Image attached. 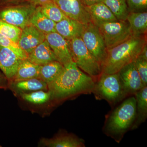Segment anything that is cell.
Returning <instances> with one entry per match:
<instances>
[{
    "instance_id": "obj_1",
    "label": "cell",
    "mask_w": 147,
    "mask_h": 147,
    "mask_svg": "<svg viewBox=\"0 0 147 147\" xmlns=\"http://www.w3.org/2000/svg\"><path fill=\"white\" fill-rule=\"evenodd\" d=\"M95 80L72 62L64 66L54 82L48 85L51 98L61 99L81 94L92 92Z\"/></svg>"
},
{
    "instance_id": "obj_2",
    "label": "cell",
    "mask_w": 147,
    "mask_h": 147,
    "mask_svg": "<svg viewBox=\"0 0 147 147\" xmlns=\"http://www.w3.org/2000/svg\"><path fill=\"white\" fill-rule=\"evenodd\" d=\"M146 43V35L133 36L120 44L108 49L102 65L101 73H118L125 66L134 62Z\"/></svg>"
},
{
    "instance_id": "obj_3",
    "label": "cell",
    "mask_w": 147,
    "mask_h": 147,
    "mask_svg": "<svg viewBox=\"0 0 147 147\" xmlns=\"http://www.w3.org/2000/svg\"><path fill=\"white\" fill-rule=\"evenodd\" d=\"M137 115L135 96L125 99L109 114L103 128L106 135L119 142L124 134L131 129Z\"/></svg>"
},
{
    "instance_id": "obj_4",
    "label": "cell",
    "mask_w": 147,
    "mask_h": 147,
    "mask_svg": "<svg viewBox=\"0 0 147 147\" xmlns=\"http://www.w3.org/2000/svg\"><path fill=\"white\" fill-rule=\"evenodd\" d=\"M92 92L96 96L115 105L128 96L118 73H101L95 82Z\"/></svg>"
},
{
    "instance_id": "obj_5",
    "label": "cell",
    "mask_w": 147,
    "mask_h": 147,
    "mask_svg": "<svg viewBox=\"0 0 147 147\" xmlns=\"http://www.w3.org/2000/svg\"><path fill=\"white\" fill-rule=\"evenodd\" d=\"M69 47L74 62L85 73L95 81L102 72L100 63L90 53L81 37L69 40Z\"/></svg>"
},
{
    "instance_id": "obj_6",
    "label": "cell",
    "mask_w": 147,
    "mask_h": 147,
    "mask_svg": "<svg viewBox=\"0 0 147 147\" xmlns=\"http://www.w3.org/2000/svg\"><path fill=\"white\" fill-rule=\"evenodd\" d=\"M96 25L103 37L107 50L133 36L127 20L102 22Z\"/></svg>"
},
{
    "instance_id": "obj_7",
    "label": "cell",
    "mask_w": 147,
    "mask_h": 147,
    "mask_svg": "<svg viewBox=\"0 0 147 147\" xmlns=\"http://www.w3.org/2000/svg\"><path fill=\"white\" fill-rule=\"evenodd\" d=\"M81 37L87 49L94 56L102 68L107 49L98 27L92 21L85 24Z\"/></svg>"
},
{
    "instance_id": "obj_8",
    "label": "cell",
    "mask_w": 147,
    "mask_h": 147,
    "mask_svg": "<svg viewBox=\"0 0 147 147\" xmlns=\"http://www.w3.org/2000/svg\"><path fill=\"white\" fill-rule=\"evenodd\" d=\"M36 7L30 3L6 7L0 11V19L23 30L30 24Z\"/></svg>"
},
{
    "instance_id": "obj_9",
    "label": "cell",
    "mask_w": 147,
    "mask_h": 147,
    "mask_svg": "<svg viewBox=\"0 0 147 147\" xmlns=\"http://www.w3.org/2000/svg\"><path fill=\"white\" fill-rule=\"evenodd\" d=\"M68 18L86 24L92 22L83 0H53Z\"/></svg>"
},
{
    "instance_id": "obj_10",
    "label": "cell",
    "mask_w": 147,
    "mask_h": 147,
    "mask_svg": "<svg viewBox=\"0 0 147 147\" xmlns=\"http://www.w3.org/2000/svg\"><path fill=\"white\" fill-rule=\"evenodd\" d=\"M45 40L50 45L58 61L64 66L73 62L69 47V40L57 32L45 34Z\"/></svg>"
},
{
    "instance_id": "obj_11",
    "label": "cell",
    "mask_w": 147,
    "mask_h": 147,
    "mask_svg": "<svg viewBox=\"0 0 147 147\" xmlns=\"http://www.w3.org/2000/svg\"><path fill=\"white\" fill-rule=\"evenodd\" d=\"M118 73L128 96L134 95L145 87L143 85L134 63L125 66Z\"/></svg>"
},
{
    "instance_id": "obj_12",
    "label": "cell",
    "mask_w": 147,
    "mask_h": 147,
    "mask_svg": "<svg viewBox=\"0 0 147 147\" xmlns=\"http://www.w3.org/2000/svg\"><path fill=\"white\" fill-rule=\"evenodd\" d=\"M45 40V34L32 24L23 29L17 43L27 55Z\"/></svg>"
},
{
    "instance_id": "obj_13",
    "label": "cell",
    "mask_w": 147,
    "mask_h": 147,
    "mask_svg": "<svg viewBox=\"0 0 147 147\" xmlns=\"http://www.w3.org/2000/svg\"><path fill=\"white\" fill-rule=\"evenodd\" d=\"M23 60L12 50L0 46V69L7 79H13Z\"/></svg>"
},
{
    "instance_id": "obj_14",
    "label": "cell",
    "mask_w": 147,
    "mask_h": 147,
    "mask_svg": "<svg viewBox=\"0 0 147 147\" xmlns=\"http://www.w3.org/2000/svg\"><path fill=\"white\" fill-rule=\"evenodd\" d=\"M84 27V24L79 21L67 17L56 23L55 30L64 38L70 40L81 37Z\"/></svg>"
},
{
    "instance_id": "obj_15",
    "label": "cell",
    "mask_w": 147,
    "mask_h": 147,
    "mask_svg": "<svg viewBox=\"0 0 147 147\" xmlns=\"http://www.w3.org/2000/svg\"><path fill=\"white\" fill-rule=\"evenodd\" d=\"M28 60L32 63L38 65L58 61L53 50L45 40L28 55Z\"/></svg>"
},
{
    "instance_id": "obj_16",
    "label": "cell",
    "mask_w": 147,
    "mask_h": 147,
    "mask_svg": "<svg viewBox=\"0 0 147 147\" xmlns=\"http://www.w3.org/2000/svg\"><path fill=\"white\" fill-rule=\"evenodd\" d=\"M86 8L92 21L95 24L118 20L110 9L102 1L86 6Z\"/></svg>"
},
{
    "instance_id": "obj_17",
    "label": "cell",
    "mask_w": 147,
    "mask_h": 147,
    "mask_svg": "<svg viewBox=\"0 0 147 147\" xmlns=\"http://www.w3.org/2000/svg\"><path fill=\"white\" fill-rule=\"evenodd\" d=\"M134 36L146 34L147 12H129L126 19Z\"/></svg>"
},
{
    "instance_id": "obj_18",
    "label": "cell",
    "mask_w": 147,
    "mask_h": 147,
    "mask_svg": "<svg viewBox=\"0 0 147 147\" xmlns=\"http://www.w3.org/2000/svg\"><path fill=\"white\" fill-rule=\"evenodd\" d=\"M137 102V115L134 125L131 129L138 128L144 122L147 117V86L134 95Z\"/></svg>"
},
{
    "instance_id": "obj_19",
    "label": "cell",
    "mask_w": 147,
    "mask_h": 147,
    "mask_svg": "<svg viewBox=\"0 0 147 147\" xmlns=\"http://www.w3.org/2000/svg\"><path fill=\"white\" fill-rule=\"evenodd\" d=\"M41 143L51 147H85L84 141L72 135H60L53 139H42Z\"/></svg>"
},
{
    "instance_id": "obj_20",
    "label": "cell",
    "mask_w": 147,
    "mask_h": 147,
    "mask_svg": "<svg viewBox=\"0 0 147 147\" xmlns=\"http://www.w3.org/2000/svg\"><path fill=\"white\" fill-rule=\"evenodd\" d=\"M40 66L32 63L28 59L24 60L18 67L13 79L14 82L38 78Z\"/></svg>"
},
{
    "instance_id": "obj_21",
    "label": "cell",
    "mask_w": 147,
    "mask_h": 147,
    "mask_svg": "<svg viewBox=\"0 0 147 147\" xmlns=\"http://www.w3.org/2000/svg\"><path fill=\"white\" fill-rule=\"evenodd\" d=\"M64 68L63 65L57 61L40 65L38 78L48 85L57 78Z\"/></svg>"
},
{
    "instance_id": "obj_22",
    "label": "cell",
    "mask_w": 147,
    "mask_h": 147,
    "mask_svg": "<svg viewBox=\"0 0 147 147\" xmlns=\"http://www.w3.org/2000/svg\"><path fill=\"white\" fill-rule=\"evenodd\" d=\"M30 24L45 34L56 32V23L44 15L40 11L39 6L36 7L31 19Z\"/></svg>"
},
{
    "instance_id": "obj_23",
    "label": "cell",
    "mask_w": 147,
    "mask_h": 147,
    "mask_svg": "<svg viewBox=\"0 0 147 147\" xmlns=\"http://www.w3.org/2000/svg\"><path fill=\"white\" fill-rule=\"evenodd\" d=\"M118 20L126 21L129 13L126 0H102Z\"/></svg>"
},
{
    "instance_id": "obj_24",
    "label": "cell",
    "mask_w": 147,
    "mask_h": 147,
    "mask_svg": "<svg viewBox=\"0 0 147 147\" xmlns=\"http://www.w3.org/2000/svg\"><path fill=\"white\" fill-rule=\"evenodd\" d=\"M39 7L44 15L55 23H58L67 17L53 0L39 6Z\"/></svg>"
},
{
    "instance_id": "obj_25",
    "label": "cell",
    "mask_w": 147,
    "mask_h": 147,
    "mask_svg": "<svg viewBox=\"0 0 147 147\" xmlns=\"http://www.w3.org/2000/svg\"><path fill=\"white\" fill-rule=\"evenodd\" d=\"M15 83L16 88L21 90L36 91L48 90L47 84L38 78L19 81Z\"/></svg>"
},
{
    "instance_id": "obj_26",
    "label": "cell",
    "mask_w": 147,
    "mask_h": 147,
    "mask_svg": "<svg viewBox=\"0 0 147 147\" xmlns=\"http://www.w3.org/2000/svg\"><path fill=\"white\" fill-rule=\"evenodd\" d=\"M22 30L0 19V33L17 43Z\"/></svg>"
},
{
    "instance_id": "obj_27",
    "label": "cell",
    "mask_w": 147,
    "mask_h": 147,
    "mask_svg": "<svg viewBox=\"0 0 147 147\" xmlns=\"http://www.w3.org/2000/svg\"><path fill=\"white\" fill-rule=\"evenodd\" d=\"M23 99L34 104H40L47 102L51 98L50 92L42 90L36 91L29 93H23L21 95Z\"/></svg>"
},
{
    "instance_id": "obj_28",
    "label": "cell",
    "mask_w": 147,
    "mask_h": 147,
    "mask_svg": "<svg viewBox=\"0 0 147 147\" xmlns=\"http://www.w3.org/2000/svg\"><path fill=\"white\" fill-rule=\"evenodd\" d=\"M0 46L6 47L13 51L22 59H28V55L20 48L18 43L14 42L7 37L0 33Z\"/></svg>"
},
{
    "instance_id": "obj_29",
    "label": "cell",
    "mask_w": 147,
    "mask_h": 147,
    "mask_svg": "<svg viewBox=\"0 0 147 147\" xmlns=\"http://www.w3.org/2000/svg\"><path fill=\"white\" fill-rule=\"evenodd\" d=\"M134 63L140 76L143 85L147 86V60L138 57Z\"/></svg>"
},
{
    "instance_id": "obj_30",
    "label": "cell",
    "mask_w": 147,
    "mask_h": 147,
    "mask_svg": "<svg viewBox=\"0 0 147 147\" xmlns=\"http://www.w3.org/2000/svg\"><path fill=\"white\" fill-rule=\"evenodd\" d=\"M129 13L146 11L147 0H126Z\"/></svg>"
},
{
    "instance_id": "obj_31",
    "label": "cell",
    "mask_w": 147,
    "mask_h": 147,
    "mask_svg": "<svg viewBox=\"0 0 147 147\" xmlns=\"http://www.w3.org/2000/svg\"><path fill=\"white\" fill-rule=\"evenodd\" d=\"M50 1L51 0H27L29 3L35 6L36 7L42 5Z\"/></svg>"
},
{
    "instance_id": "obj_32",
    "label": "cell",
    "mask_w": 147,
    "mask_h": 147,
    "mask_svg": "<svg viewBox=\"0 0 147 147\" xmlns=\"http://www.w3.org/2000/svg\"><path fill=\"white\" fill-rule=\"evenodd\" d=\"M139 57L142 58L144 59L147 60V45L145 44L144 46L143 47L140 55L139 56Z\"/></svg>"
},
{
    "instance_id": "obj_33",
    "label": "cell",
    "mask_w": 147,
    "mask_h": 147,
    "mask_svg": "<svg viewBox=\"0 0 147 147\" xmlns=\"http://www.w3.org/2000/svg\"><path fill=\"white\" fill-rule=\"evenodd\" d=\"M102 0H83L84 5L86 6H89L102 2Z\"/></svg>"
},
{
    "instance_id": "obj_34",
    "label": "cell",
    "mask_w": 147,
    "mask_h": 147,
    "mask_svg": "<svg viewBox=\"0 0 147 147\" xmlns=\"http://www.w3.org/2000/svg\"><path fill=\"white\" fill-rule=\"evenodd\" d=\"M4 80V78L0 75V88H4L5 86V83Z\"/></svg>"
},
{
    "instance_id": "obj_35",
    "label": "cell",
    "mask_w": 147,
    "mask_h": 147,
    "mask_svg": "<svg viewBox=\"0 0 147 147\" xmlns=\"http://www.w3.org/2000/svg\"><path fill=\"white\" fill-rule=\"evenodd\" d=\"M13 1H14V0H4V1L6 2H11Z\"/></svg>"
}]
</instances>
